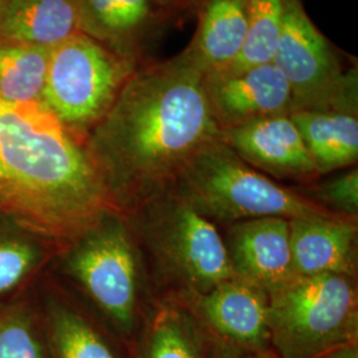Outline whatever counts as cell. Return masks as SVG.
Listing matches in <instances>:
<instances>
[{
	"label": "cell",
	"mask_w": 358,
	"mask_h": 358,
	"mask_svg": "<svg viewBox=\"0 0 358 358\" xmlns=\"http://www.w3.org/2000/svg\"><path fill=\"white\" fill-rule=\"evenodd\" d=\"M219 138L205 76L182 51L133 73L85 149L115 203H141L169 190L192 155Z\"/></svg>",
	"instance_id": "6da1fadb"
},
{
	"label": "cell",
	"mask_w": 358,
	"mask_h": 358,
	"mask_svg": "<svg viewBox=\"0 0 358 358\" xmlns=\"http://www.w3.org/2000/svg\"><path fill=\"white\" fill-rule=\"evenodd\" d=\"M115 203L85 143L45 103L0 99V213L73 243L115 213Z\"/></svg>",
	"instance_id": "7a4b0ae2"
},
{
	"label": "cell",
	"mask_w": 358,
	"mask_h": 358,
	"mask_svg": "<svg viewBox=\"0 0 358 358\" xmlns=\"http://www.w3.org/2000/svg\"><path fill=\"white\" fill-rule=\"evenodd\" d=\"M171 187L211 222L331 215L322 206L247 165L220 138L194 154Z\"/></svg>",
	"instance_id": "3957f363"
},
{
	"label": "cell",
	"mask_w": 358,
	"mask_h": 358,
	"mask_svg": "<svg viewBox=\"0 0 358 358\" xmlns=\"http://www.w3.org/2000/svg\"><path fill=\"white\" fill-rule=\"evenodd\" d=\"M269 343L278 358H319L357 343V291L337 273L296 276L268 294Z\"/></svg>",
	"instance_id": "277c9868"
},
{
	"label": "cell",
	"mask_w": 358,
	"mask_h": 358,
	"mask_svg": "<svg viewBox=\"0 0 358 358\" xmlns=\"http://www.w3.org/2000/svg\"><path fill=\"white\" fill-rule=\"evenodd\" d=\"M138 68L78 32L51 48L43 103L76 136L90 133Z\"/></svg>",
	"instance_id": "5b68a950"
},
{
	"label": "cell",
	"mask_w": 358,
	"mask_h": 358,
	"mask_svg": "<svg viewBox=\"0 0 358 358\" xmlns=\"http://www.w3.org/2000/svg\"><path fill=\"white\" fill-rule=\"evenodd\" d=\"M272 63L289 84L292 112L357 115V66L344 68L332 43L310 20L301 0H285Z\"/></svg>",
	"instance_id": "8992f818"
},
{
	"label": "cell",
	"mask_w": 358,
	"mask_h": 358,
	"mask_svg": "<svg viewBox=\"0 0 358 358\" xmlns=\"http://www.w3.org/2000/svg\"><path fill=\"white\" fill-rule=\"evenodd\" d=\"M145 236L161 268L192 294L208 292L235 278L226 243L214 222L176 192L146 201Z\"/></svg>",
	"instance_id": "52a82bcc"
},
{
	"label": "cell",
	"mask_w": 358,
	"mask_h": 358,
	"mask_svg": "<svg viewBox=\"0 0 358 358\" xmlns=\"http://www.w3.org/2000/svg\"><path fill=\"white\" fill-rule=\"evenodd\" d=\"M68 272L124 337L136 325L137 262L125 223L112 213L72 243Z\"/></svg>",
	"instance_id": "ba28073f"
},
{
	"label": "cell",
	"mask_w": 358,
	"mask_h": 358,
	"mask_svg": "<svg viewBox=\"0 0 358 358\" xmlns=\"http://www.w3.org/2000/svg\"><path fill=\"white\" fill-rule=\"evenodd\" d=\"M205 88L220 131L292 112L289 84L273 63L235 73L208 75L205 76Z\"/></svg>",
	"instance_id": "9c48e42d"
},
{
	"label": "cell",
	"mask_w": 358,
	"mask_h": 358,
	"mask_svg": "<svg viewBox=\"0 0 358 358\" xmlns=\"http://www.w3.org/2000/svg\"><path fill=\"white\" fill-rule=\"evenodd\" d=\"M80 32L133 64L146 55L171 17L155 0H76Z\"/></svg>",
	"instance_id": "30bf717a"
},
{
	"label": "cell",
	"mask_w": 358,
	"mask_h": 358,
	"mask_svg": "<svg viewBox=\"0 0 358 358\" xmlns=\"http://www.w3.org/2000/svg\"><path fill=\"white\" fill-rule=\"evenodd\" d=\"M220 141L247 165L278 179L319 176L306 142L289 115H272L220 131Z\"/></svg>",
	"instance_id": "8fae6325"
},
{
	"label": "cell",
	"mask_w": 358,
	"mask_h": 358,
	"mask_svg": "<svg viewBox=\"0 0 358 358\" xmlns=\"http://www.w3.org/2000/svg\"><path fill=\"white\" fill-rule=\"evenodd\" d=\"M224 243L235 278L267 294L294 276L289 219L267 217L235 222Z\"/></svg>",
	"instance_id": "7c38bea8"
},
{
	"label": "cell",
	"mask_w": 358,
	"mask_h": 358,
	"mask_svg": "<svg viewBox=\"0 0 358 358\" xmlns=\"http://www.w3.org/2000/svg\"><path fill=\"white\" fill-rule=\"evenodd\" d=\"M194 296L201 317L220 341L271 350L267 292L232 278L206 294Z\"/></svg>",
	"instance_id": "4fadbf2b"
},
{
	"label": "cell",
	"mask_w": 358,
	"mask_h": 358,
	"mask_svg": "<svg viewBox=\"0 0 358 358\" xmlns=\"http://www.w3.org/2000/svg\"><path fill=\"white\" fill-rule=\"evenodd\" d=\"M296 276H353L357 266V226L353 217L315 215L289 219Z\"/></svg>",
	"instance_id": "5bb4252c"
},
{
	"label": "cell",
	"mask_w": 358,
	"mask_h": 358,
	"mask_svg": "<svg viewBox=\"0 0 358 358\" xmlns=\"http://www.w3.org/2000/svg\"><path fill=\"white\" fill-rule=\"evenodd\" d=\"M195 13L198 27L185 55L203 76L229 71L243 51L248 0H203Z\"/></svg>",
	"instance_id": "9a60e30c"
},
{
	"label": "cell",
	"mask_w": 358,
	"mask_h": 358,
	"mask_svg": "<svg viewBox=\"0 0 358 358\" xmlns=\"http://www.w3.org/2000/svg\"><path fill=\"white\" fill-rule=\"evenodd\" d=\"M80 32L76 0H6L0 38L53 48Z\"/></svg>",
	"instance_id": "2e32d148"
},
{
	"label": "cell",
	"mask_w": 358,
	"mask_h": 358,
	"mask_svg": "<svg viewBox=\"0 0 358 358\" xmlns=\"http://www.w3.org/2000/svg\"><path fill=\"white\" fill-rule=\"evenodd\" d=\"M319 174L353 166L358 159L357 115L297 110L291 113Z\"/></svg>",
	"instance_id": "e0dca14e"
},
{
	"label": "cell",
	"mask_w": 358,
	"mask_h": 358,
	"mask_svg": "<svg viewBox=\"0 0 358 358\" xmlns=\"http://www.w3.org/2000/svg\"><path fill=\"white\" fill-rule=\"evenodd\" d=\"M41 324L52 358H120L105 334L66 304L50 301Z\"/></svg>",
	"instance_id": "ac0fdd59"
},
{
	"label": "cell",
	"mask_w": 358,
	"mask_h": 358,
	"mask_svg": "<svg viewBox=\"0 0 358 358\" xmlns=\"http://www.w3.org/2000/svg\"><path fill=\"white\" fill-rule=\"evenodd\" d=\"M50 48L0 38V99L13 103L43 101Z\"/></svg>",
	"instance_id": "d6986e66"
},
{
	"label": "cell",
	"mask_w": 358,
	"mask_h": 358,
	"mask_svg": "<svg viewBox=\"0 0 358 358\" xmlns=\"http://www.w3.org/2000/svg\"><path fill=\"white\" fill-rule=\"evenodd\" d=\"M284 4L285 0H248V28L243 51L223 73L272 63L282 32Z\"/></svg>",
	"instance_id": "ffe728a7"
},
{
	"label": "cell",
	"mask_w": 358,
	"mask_h": 358,
	"mask_svg": "<svg viewBox=\"0 0 358 358\" xmlns=\"http://www.w3.org/2000/svg\"><path fill=\"white\" fill-rule=\"evenodd\" d=\"M0 358H52L41 317L29 304L0 309Z\"/></svg>",
	"instance_id": "44dd1931"
},
{
	"label": "cell",
	"mask_w": 358,
	"mask_h": 358,
	"mask_svg": "<svg viewBox=\"0 0 358 358\" xmlns=\"http://www.w3.org/2000/svg\"><path fill=\"white\" fill-rule=\"evenodd\" d=\"M145 358H206L192 324L180 315L165 310L148 336Z\"/></svg>",
	"instance_id": "7402d4cb"
},
{
	"label": "cell",
	"mask_w": 358,
	"mask_h": 358,
	"mask_svg": "<svg viewBox=\"0 0 358 358\" xmlns=\"http://www.w3.org/2000/svg\"><path fill=\"white\" fill-rule=\"evenodd\" d=\"M41 257L40 245L28 238H0V296L24 282L38 267Z\"/></svg>",
	"instance_id": "603a6c76"
},
{
	"label": "cell",
	"mask_w": 358,
	"mask_h": 358,
	"mask_svg": "<svg viewBox=\"0 0 358 358\" xmlns=\"http://www.w3.org/2000/svg\"><path fill=\"white\" fill-rule=\"evenodd\" d=\"M315 195L321 205L331 206L334 211L346 214L349 217H357V169H350L349 171L327 180L316 189Z\"/></svg>",
	"instance_id": "cb8c5ba5"
},
{
	"label": "cell",
	"mask_w": 358,
	"mask_h": 358,
	"mask_svg": "<svg viewBox=\"0 0 358 358\" xmlns=\"http://www.w3.org/2000/svg\"><path fill=\"white\" fill-rule=\"evenodd\" d=\"M210 358H278V356L271 355V350H257L219 341L214 345Z\"/></svg>",
	"instance_id": "d4e9b609"
},
{
	"label": "cell",
	"mask_w": 358,
	"mask_h": 358,
	"mask_svg": "<svg viewBox=\"0 0 358 358\" xmlns=\"http://www.w3.org/2000/svg\"><path fill=\"white\" fill-rule=\"evenodd\" d=\"M155 1L171 16L174 13H186V11L194 13V1L192 0H155Z\"/></svg>",
	"instance_id": "484cf974"
},
{
	"label": "cell",
	"mask_w": 358,
	"mask_h": 358,
	"mask_svg": "<svg viewBox=\"0 0 358 358\" xmlns=\"http://www.w3.org/2000/svg\"><path fill=\"white\" fill-rule=\"evenodd\" d=\"M319 358H358L357 343L348 344V345L338 346L331 352L322 355Z\"/></svg>",
	"instance_id": "4316f807"
},
{
	"label": "cell",
	"mask_w": 358,
	"mask_h": 358,
	"mask_svg": "<svg viewBox=\"0 0 358 358\" xmlns=\"http://www.w3.org/2000/svg\"><path fill=\"white\" fill-rule=\"evenodd\" d=\"M192 1H194V13H195V10L198 8V6H199L203 0H192Z\"/></svg>",
	"instance_id": "83f0119b"
},
{
	"label": "cell",
	"mask_w": 358,
	"mask_h": 358,
	"mask_svg": "<svg viewBox=\"0 0 358 358\" xmlns=\"http://www.w3.org/2000/svg\"><path fill=\"white\" fill-rule=\"evenodd\" d=\"M4 1H6V0H0V11H1V8H3V4H4Z\"/></svg>",
	"instance_id": "f1b7e54d"
}]
</instances>
